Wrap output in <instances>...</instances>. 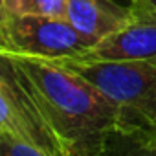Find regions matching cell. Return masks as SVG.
Returning <instances> with one entry per match:
<instances>
[{"label":"cell","instance_id":"1","mask_svg":"<svg viewBox=\"0 0 156 156\" xmlns=\"http://www.w3.org/2000/svg\"><path fill=\"white\" fill-rule=\"evenodd\" d=\"M35 99L62 156H101L121 110L90 81L57 61L2 55Z\"/></svg>","mask_w":156,"mask_h":156},{"label":"cell","instance_id":"2","mask_svg":"<svg viewBox=\"0 0 156 156\" xmlns=\"http://www.w3.org/2000/svg\"><path fill=\"white\" fill-rule=\"evenodd\" d=\"M99 88L123 114V119L156 125V59L149 61H90L57 59Z\"/></svg>","mask_w":156,"mask_h":156},{"label":"cell","instance_id":"3","mask_svg":"<svg viewBox=\"0 0 156 156\" xmlns=\"http://www.w3.org/2000/svg\"><path fill=\"white\" fill-rule=\"evenodd\" d=\"M92 46L66 19L0 13V55L57 61L81 57Z\"/></svg>","mask_w":156,"mask_h":156},{"label":"cell","instance_id":"4","mask_svg":"<svg viewBox=\"0 0 156 156\" xmlns=\"http://www.w3.org/2000/svg\"><path fill=\"white\" fill-rule=\"evenodd\" d=\"M0 132L26 141L48 156H62L41 108L6 57L0 61Z\"/></svg>","mask_w":156,"mask_h":156},{"label":"cell","instance_id":"5","mask_svg":"<svg viewBox=\"0 0 156 156\" xmlns=\"http://www.w3.org/2000/svg\"><path fill=\"white\" fill-rule=\"evenodd\" d=\"M130 13L132 19L127 26L94 44L79 59H90V61L156 59V15L147 11H138L132 8Z\"/></svg>","mask_w":156,"mask_h":156},{"label":"cell","instance_id":"6","mask_svg":"<svg viewBox=\"0 0 156 156\" xmlns=\"http://www.w3.org/2000/svg\"><path fill=\"white\" fill-rule=\"evenodd\" d=\"M64 19L92 44H98L127 26L132 13L129 4L123 6L118 0H66Z\"/></svg>","mask_w":156,"mask_h":156},{"label":"cell","instance_id":"7","mask_svg":"<svg viewBox=\"0 0 156 156\" xmlns=\"http://www.w3.org/2000/svg\"><path fill=\"white\" fill-rule=\"evenodd\" d=\"M101 156H156V125L121 119L108 134Z\"/></svg>","mask_w":156,"mask_h":156},{"label":"cell","instance_id":"8","mask_svg":"<svg viewBox=\"0 0 156 156\" xmlns=\"http://www.w3.org/2000/svg\"><path fill=\"white\" fill-rule=\"evenodd\" d=\"M0 13L64 19L66 0H0Z\"/></svg>","mask_w":156,"mask_h":156},{"label":"cell","instance_id":"9","mask_svg":"<svg viewBox=\"0 0 156 156\" xmlns=\"http://www.w3.org/2000/svg\"><path fill=\"white\" fill-rule=\"evenodd\" d=\"M0 156H48L37 147L0 132Z\"/></svg>","mask_w":156,"mask_h":156},{"label":"cell","instance_id":"10","mask_svg":"<svg viewBox=\"0 0 156 156\" xmlns=\"http://www.w3.org/2000/svg\"><path fill=\"white\" fill-rule=\"evenodd\" d=\"M129 6L138 11H147L156 15V0H129Z\"/></svg>","mask_w":156,"mask_h":156}]
</instances>
